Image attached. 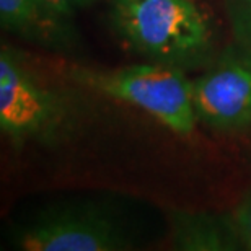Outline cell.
<instances>
[{
  "label": "cell",
  "instance_id": "cell-1",
  "mask_svg": "<svg viewBox=\"0 0 251 251\" xmlns=\"http://www.w3.org/2000/svg\"><path fill=\"white\" fill-rule=\"evenodd\" d=\"M111 23L150 62L198 69L214 56L212 29L193 0H113Z\"/></svg>",
  "mask_w": 251,
  "mask_h": 251
},
{
  "label": "cell",
  "instance_id": "cell-7",
  "mask_svg": "<svg viewBox=\"0 0 251 251\" xmlns=\"http://www.w3.org/2000/svg\"><path fill=\"white\" fill-rule=\"evenodd\" d=\"M172 242L181 251H237L243 250L228 214L205 212L172 214Z\"/></svg>",
  "mask_w": 251,
  "mask_h": 251
},
{
  "label": "cell",
  "instance_id": "cell-8",
  "mask_svg": "<svg viewBox=\"0 0 251 251\" xmlns=\"http://www.w3.org/2000/svg\"><path fill=\"white\" fill-rule=\"evenodd\" d=\"M235 44L251 56V0H224Z\"/></svg>",
  "mask_w": 251,
  "mask_h": 251
},
{
  "label": "cell",
  "instance_id": "cell-6",
  "mask_svg": "<svg viewBox=\"0 0 251 251\" xmlns=\"http://www.w3.org/2000/svg\"><path fill=\"white\" fill-rule=\"evenodd\" d=\"M0 23L7 31L46 48L72 46L69 18L52 13L39 0H0Z\"/></svg>",
  "mask_w": 251,
  "mask_h": 251
},
{
  "label": "cell",
  "instance_id": "cell-10",
  "mask_svg": "<svg viewBox=\"0 0 251 251\" xmlns=\"http://www.w3.org/2000/svg\"><path fill=\"white\" fill-rule=\"evenodd\" d=\"M39 2L59 17L70 18L78 8L88 7L95 0H39Z\"/></svg>",
  "mask_w": 251,
  "mask_h": 251
},
{
  "label": "cell",
  "instance_id": "cell-4",
  "mask_svg": "<svg viewBox=\"0 0 251 251\" xmlns=\"http://www.w3.org/2000/svg\"><path fill=\"white\" fill-rule=\"evenodd\" d=\"M17 247L25 251H123L132 242L119 224L98 209L46 212L23 227Z\"/></svg>",
  "mask_w": 251,
  "mask_h": 251
},
{
  "label": "cell",
  "instance_id": "cell-2",
  "mask_svg": "<svg viewBox=\"0 0 251 251\" xmlns=\"http://www.w3.org/2000/svg\"><path fill=\"white\" fill-rule=\"evenodd\" d=\"M74 77L90 88L140 108L175 134L189 135L198 123L193 82L179 67L150 62L109 72L80 70Z\"/></svg>",
  "mask_w": 251,
  "mask_h": 251
},
{
  "label": "cell",
  "instance_id": "cell-9",
  "mask_svg": "<svg viewBox=\"0 0 251 251\" xmlns=\"http://www.w3.org/2000/svg\"><path fill=\"white\" fill-rule=\"evenodd\" d=\"M228 215L243 250L251 251V188Z\"/></svg>",
  "mask_w": 251,
  "mask_h": 251
},
{
  "label": "cell",
  "instance_id": "cell-5",
  "mask_svg": "<svg viewBox=\"0 0 251 251\" xmlns=\"http://www.w3.org/2000/svg\"><path fill=\"white\" fill-rule=\"evenodd\" d=\"M198 121L220 132H238L251 126V56L228 49L202 77L193 82Z\"/></svg>",
  "mask_w": 251,
  "mask_h": 251
},
{
  "label": "cell",
  "instance_id": "cell-3",
  "mask_svg": "<svg viewBox=\"0 0 251 251\" xmlns=\"http://www.w3.org/2000/svg\"><path fill=\"white\" fill-rule=\"evenodd\" d=\"M72 123L67 100L33 74L12 48L0 52V127L22 147L26 142H56Z\"/></svg>",
  "mask_w": 251,
  "mask_h": 251
}]
</instances>
